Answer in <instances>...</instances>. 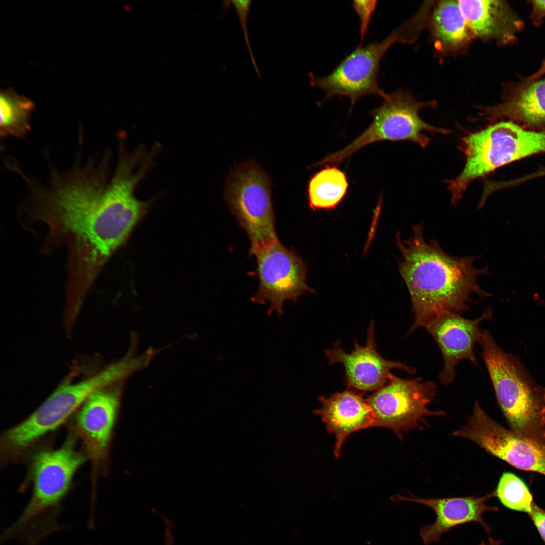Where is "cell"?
<instances>
[{
	"instance_id": "cell-1",
	"label": "cell",
	"mask_w": 545,
	"mask_h": 545,
	"mask_svg": "<svg viewBox=\"0 0 545 545\" xmlns=\"http://www.w3.org/2000/svg\"><path fill=\"white\" fill-rule=\"evenodd\" d=\"M102 167L56 178L44 200L46 212L89 247L93 261L106 259L120 247L148 206L134 193L150 167L139 155L121 152L110 179Z\"/></svg>"
},
{
	"instance_id": "cell-2",
	"label": "cell",
	"mask_w": 545,
	"mask_h": 545,
	"mask_svg": "<svg viewBox=\"0 0 545 545\" xmlns=\"http://www.w3.org/2000/svg\"><path fill=\"white\" fill-rule=\"evenodd\" d=\"M413 235L396 244L402 255L399 271L409 293L414 315L407 334L425 328L439 316L451 313L461 315L469 309L471 296H492L479 285L478 278L488 274L487 267L474 266L476 256L450 255L438 241H427L421 224L413 225Z\"/></svg>"
},
{
	"instance_id": "cell-3",
	"label": "cell",
	"mask_w": 545,
	"mask_h": 545,
	"mask_svg": "<svg viewBox=\"0 0 545 545\" xmlns=\"http://www.w3.org/2000/svg\"><path fill=\"white\" fill-rule=\"evenodd\" d=\"M74 444L69 440L58 449L42 451L35 456L32 496L20 515L2 533L4 541L38 545L61 529L58 522L61 503L74 474L85 460Z\"/></svg>"
},
{
	"instance_id": "cell-4",
	"label": "cell",
	"mask_w": 545,
	"mask_h": 545,
	"mask_svg": "<svg viewBox=\"0 0 545 545\" xmlns=\"http://www.w3.org/2000/svg\"><path fill=\"white\" fill-rule=\"evenodd\" d=\"M481 356L510 429L545 447V389L520 360L503 350L490 332L482 331Z\"/></svg>"
},
{
	"instance_id": "cell-5",
	"label": "cell",
	"mask_w": 545,
	"mask_h": 545,
	"mask_svg": "<svg viewBox=\"0 0 545 545\" xmlns=\"http://www.w3.org/2000/svg\"><path fill=\"white\" fill-rule=\"evenodd\" d=\"M466 157L461 173L448 180L451 203L456 205L469 184L502 166L545 152V131L526 130L512 122H501L468 134L461 142Z\"/></svg>"
},
{
	"instance_id": "cell-6",
	"label": "cell",
	"mask_w": 545,
	"mask_h": 545,
	"mask_svg": "<svg viewBox=\"0 0 545 545\" xmlns=\"http://www.w3.org/2000/svg\"><path fill=\"white\" fill-rule=\"evenodd\" d=\"M383 103L372 110V121L367 128L343 148L330 154L315 164H339L362 148L383 141L408 140L426 147L430 139L427 133L448 134L451 130L431 125L419 116L422 108L436 105L434 101L420 102L401 90L386 94Z\"/></svg>"
},
{
	"instance_id": "cell-7",
	"label": "cell",
	"mask_w": 545,
	"mask_h": 545,
	"mask_svg": "<svg viewBox=\"0 0 545 545\" xmlns=\"http://www.w3.org/2000/svg\"><path fill=\"white\" fill-rule=\"evenodd\" d=\"M225 197L248 235L251 248L263 246L278 239L270 178L260 167L252 161L237 167L227 181Z\"/></svg>"
},
{
	"instance_id": "cell-8",
	"label": "cell",
	"mask_w": 545,
	"mask_h": 545,
	"mask_svg": "<svg viewBox=\"0 0 545 545\" xmlns=\"http://www.w3.org/2000/svg\"><path fill=\"white\" fill-rule=\"evenodd\" d=\"M112 383L103 369L76 383H64L27 418L5 432L2 445L12 454L24 451L61 425L95 392Z\"/></svg>"
},
{
	"instance_id": "cell-9",
	"label": "cell",
	"mask_w": 545,
	"mask_h": 545,
	"mask_svg": "<svg viewBox=\"0 0 545 545\" xmlns=\"http://www.w3.org/2000/svg\"><path fill=\"white\" fill-rule=\"evenodd\" d=\"M437 392L433 382L393 375L386 385L366 399L374 414L373 427L390 429L401 439L403 432L428 426L427 417L445 415L443 411L428 407Z\"/></svg>"
},
{
	"instance_id": "cell-10",
	"label": "cell",
	"mask_w": 545,
	"mask_h": 545,
	"mask_svg": "<svg viewBox=\"0 0 545 545\" xmlns=\"http://www.w3.org/2000/svg\"><path fill=\"white\" fill-rule=\"evenodd\" d=\"M405 31L402 26L380 41L365 46L360 44L325 76H316L310 73L311 85L322 90L326 98L335 96L348 97L352 106L369 94L383 98L386 93L379 87L377 79L380 62L393 44L404 40Z\"/></svg>"
},
{
	"instance_id": "cell-11",
	"label": "cell",
	"mask_w": 545,
	"mask_h": 545,
	"mask_svg": "<svg viewBox=\"0 0 545 545\" xmlns=\"http://www.w3.org/2000/svg\"><path fill=\"white\" fill-rule=\"evenodd\" d=\"M257 260L259 279L257 292L251 297L254 302L269 303L268 313H283L286 301L296 302L306 292H313L306 283L305 264L295 252L279 239L263 246L250 249Z\"/></svg>"
},
{
	"instance_id": "cell-12",
	"label": "cell",
	"mask_w": 545,
	"mask_h": 545,
	"mask_svg": "<svg viewBox=\"0 0 545 545\" xmlns=\"http://www.w3.org/2000/svg\"><path fill=\"white\" fill-rule=\"evenodd\" d=\"M454 437L470 441L514 467L545 476V447L524 439L499 424L475 402L466 424Z\"/></svg>"
},
{
	"instance_id": "cell-13",
	"label": "cell",
	"mask_w": 545,
	"mask_h": 545,
	"mask_svg": "<svg viewBox=\"0 0 545 545\" xmlns=\"http://www.w3.org/2000/svg\"><path fill=\"white\" fill-rule=\"evenodd\" d=\"M354 349L347 353L338 340L324 351L330 364L340 363L345 369V380L348 387L363 391H376L386 385L393 376V369L414 373V367L402 363L387 360L377 352L374 336V323L370 322L366 343L361 346L354 340Z\"/></svg>"
},
{
	"instance_id": "cell-14",
	"label": "cell",
	"mask_w": 545,
	"mask_h": 545,
	"mask_svg": "<svg viewBox=\"0 0 545 545\" xmlns=\"http://www.w3.org/2000/svg\"><path fill=\"white\" fill-rule=\"evenodd\" d=\"M492 314L490 307L474 319L445 313L424 328L436 342L442 354L444 366L439 375L442 385L447 386L453 382L455 368L460 361L466 359L477 365L473 348L475 344L479 343L480 340L482 331L479 326L482 321L490 319Z\"/></svg>"
},
{
	"instance_id": "cell-15",
	"label": "cell",
	"mask_w": 545,
	"mask_h": 545,
	"mask_svg": "<svg viewBox=\"0 0 545 545\" xmlns=\"http://www.w3.org/2000/svg\"><path fill=\"white\" fill-rule=\"evenodd\" d=\"M496 497L495 490L481 497L474 496L446 498H421L412 494L408 496L396 495L394 501H409L422 504L434 512L436 519L431 524L424 525L419 530L420 537L425 545L438 542L442 535L453 527L469 522L479 524L487 534L491 528L483 519L489 511H496L497 507L487 505L486 502Z\"/></svg>"
},
{
	"instance_id": "cell-16",
	"label": "cell",
	"mask_w": 545,
	"mask_h": 545,
	"mask_svg": "<svg viewBox=\"0 0 545 545\" xmlns=\"http://www.w3.org/2000/svg\"><path fill=\"white\" fill-rule=\"evenodd\" d=\"M115 384L90 396L75 418L76 432L94 462L104 458L111 441L121 393L120 385Z\"/></svg>"
},
{
	"instance_id": "cell-17",
	"label": "cell",
	"mask_w": 545,
	"mask_h": 545,
	"mask_svg": "<svg viewBox=\"0 0 545 545\" xmlns=\"http://www.w3.org/2000/svg\"><path fill=\"white\" fill-rule=\"evenodd\" d=\"M320 409L314 411L325 423L329 432L334 434V453L338 458L346 439L357 430L373 427V411L361 396L350 391L337 392L326 398L320 396Z\"/></svg>"
},
{
	"instance_id": "cell-18",
	"label": "cell",
	"mask_w": 545,
	"mask_h": 545,
	"mask_svg": "<svg viewBox=\"0 0 545 545\" xmlns=\"http://www.w3.org/2000/svg\"><path fill=\"white\" fill-rule=\"evenodd\" d=\"M460 9L467 25L475 36L508 45L517 40L524 28L523 21L505 1L460 0Z\"/></svg>"
},
{
	"instance_id": "cell-19",
	"label": "cell",
	"mask_w": 545,
	"mask_h": 545,
	"mask_svg": "<svg viewBox=\"0 0 545 545\" xmlns=\"http://www.w3.org/2000/svg\"><path fill=\"white\" fill-rule=\"evenodd\" d=\"M502 102L480 106V117L487 120L503 117L531 126L545 124V79L528 77L504 85Z\"/></svg>"
},
{
	"instance_id": "cell-20",
	"label": "cell",
	"mask_w": 545,
	"mask_h": 545,
	"mask_svg": "<svg viewBox=\"0 0 545 545\" xmlns=\"http://www.w3.org/2000/svg\"><path fill=\"white\" fill-rule=\"evenodd\" d=\"M349 187L345 173L335 166L326 165L309 179L308 201L313 210L335 208L346 195Z\"/></svg>"
},
{
	"instance_id": "cell-21",
	"label": "cell",
	"mask_w": 545,
	"mask_h": 545,
	"mask_svg": "<svg viewBox=\"0 0 545 545\" xmlns=\"http://www.w3.org/2000/svg\"><path fill=\"white\" fill-rule=\"evenodd\" d=\"M432 25L435 37L446 46L460 47L470 39L471 31L458 1L439 2L433 12Z\"/></svg>"
},
{
	"instance_id": "cell-22",
	"label": "cell",
	"mask_w": 545,
	"mask_h": 545,
	"mask_svg": "<svg viewBox=\"0 0 545 545\" xmlns=\"http://www.w3.org/2000/svg\"><path fill=\"white\" fill-rule=\"evenodd\" d=\"M0 108L1 136H25L30 130L33 102L10 89L1 93Z\"/></svg>"
},
{
	"instance_id": "cell-23",
	"label": "cell",
	"mask_w": 545,
	"mask_h": 545,
	"mask_svg": "<svg viewBox=\"0 0 545 545\" xmlns=\"http://www.w3.org/2000/svg\"><path fill=\"white\" fill-rule=\"evenodd\" d=\"M497 497L502 504L512 510L529 514L535 504L533 496L524 481L516 474L504 472L496 489Z\"/></svg>"
},
{
	"instance_id": "cell-24",
	"label": "cell",
	"mask_w": 545,
	"mask_h": 545,
	"mask_svg": "<svg viewBox=\"0 0 545 545\" xmlns=\"http://www.w3.org/2000/svg\"><path fill=\"white\" fill-rule=\"evenodd\" d=\"M231 2L236 11L240 25L243 30L245 43L250 57L252 64L259 77L261 78L259 69L257 67L252 50L248 31V18L251 9L252 1L238 0L231 1Z\"/></svg>"
},
{
	"instance_id": "cell-25",
	"label": "cell",
	"mask_w": 545,
	"mask_h": 545,
	"mask_svg": "<svg viewBox=\"0 0 545 545\" xmlns=\"http://www.w3.org/2000/svg\"><path fill=\"white\" fill-rule=\"evenodd\" d=\"M375 1H355L353 7L360 20V34L363 39L367 32L368 26L376 6Z\"/></svg>"
},
{
	"instance_id": "cell-26",
	"label": "cell",
	"mask_w": 545,
	"mask_h": 545,
	"mask_svg": "<svg viewBox=\"0 0 545 545\" xmlns=\"http://www.w3.org/2000/svg\"><path fill=\"white\" fill-rule=\"evenodd\" d=\"M528 515L533 522L542 539L545 542V510L535 503L532 511Z\"/></svg>"
},
{
	"instance_id": "cell-27",
	"label": "cell",
	"mask_w": 545,
	"mask_h": 545,
	"mask_svg": "<svg viewBox=\"0 0 545 545\" xmlns=\"http://www.w3.org/2000/svg\"><path fill=\"white\" fill-rule=\"evenodd\" d=\"M532 7L530 19L532 23L536 26L542 24L545 20V1H530Z\"/></svg>"
},
{
	"instance_id": "cell-28",
	"label": "cell",
	"mask_w": 545,
	"mask_h": 545,
	"mask_svg": "<svg viewBox=\"0 0 545 545\" xmlns=\"http://www.w3.org/2000/svg\"><path fill=\"white\" fill-rule=\"evenodd\" d=\"M545 74V59L540 68L535 73L530 76L528 78L530 79H537L540 78V77Z\"/></svg>"
},
{
	"instance_id": "cell-29",
	"label": "cell",
	"mask_w": 545,
	"mask_h": 545,
	"mask_svg": "<svg viewBox=\"0 0 545 545\" xmlns=\"http://www.w3.org/2000/svg\"><path fill=\"white\" fill-rule=\"evenodd\" d=\"M501 543V541L500 540H496L489 537L487 542L483 540L478 545H500Z\"/></svg>"
}]
</instances>
